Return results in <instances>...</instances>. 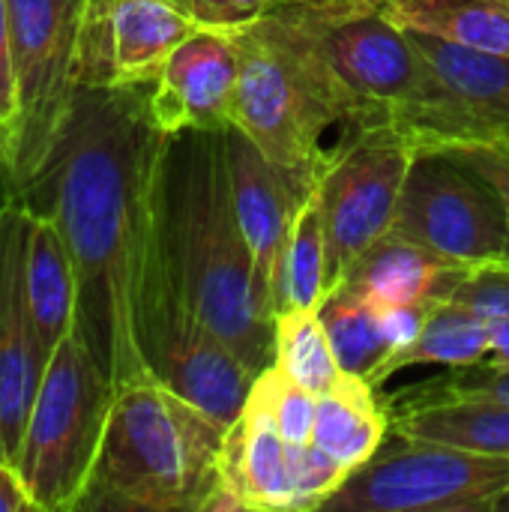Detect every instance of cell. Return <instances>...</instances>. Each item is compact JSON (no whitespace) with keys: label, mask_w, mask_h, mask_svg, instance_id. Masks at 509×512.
Instances as JSON below:
<instances>
[{"label":"cell","mask_w":509,"mask_h":512,"mask_svg":"<svg viewBox=\"0 0 509 512\" xmlns=\"http://www.w3.org/2000/svg\"><path fill=\"white\" fill-rule=\"evenodd\" d=\"M390 432L471 453L509 456V402L480 396H414L387 405Z\"/></svg>","instance_id":"19"},{"label":"cell","mask_w":509,"mask_h":512,"mask_svg":"<svg viewBox=\"0 0 509 512\" xmlns=\"http://www.w3.org/2000/svg\"><path fill=\"white\" fill-rule=\"evenodd\" d=\"M198 24L171 0H111L84 18L78 84L150 87Z\"/></svg>","instance_id":"13"},{"label":"cell","mask_w":509,"mask_h":512,"mask_svg":"<svg viewBox=\"0 0 509 512\" xmlns=\"http://www.w3.org/2000/svg\"><path fill=\"white\" fill-rule=\"evenodd\" d=\"M384 12L405 30L509 57V0H387Z\"/></svg>","instance_id":"23"},{"label":"cell","mask_w":509,"mask_h":512,"mask_svg":"<svg viewBox=\"0 0 509 512\" xmlns=\"http://www.w3.org/2000/svg\"><path fill=\"white\" fill-rule=\"evenodd\" d=\"M162 138L150 87L78 84L42 168L21 192L3 195L54 219L78 276L75 333L114 390L150 378L135 339V306Z\"/></svg>","instance_id":"1"},{"label":"cell","mask_w":509,"mask_h":512,"mask_svg":"<svg viewBox=\"0 0 509 512\" xmlns=\"http://www.w3.org/2000/svg\"><path fill=\"white\" fill-rule=\"evenodd\" d=\"M21 270L33 330L42 339V345L54 354V348L75 330L78 276L54 219L45 213L27 210Z\"/></svg>","instance_id":"20"},{"label":"cell","mask_w":509,"mask_h":512,"mask_svg":"<svg viewBox=\"0 0 509 512\" xmlns=\"http://www.w3.org/2000/svg\"><path fill=\"white\" fill-rule=\"evenodd\" d=\"M237 51L234 126L312 192L333 162L324 138L354 123V102L297 0H273L255 21L228 30Z\"/></svg>","instance_id":"3"},{"label":"cell","mask_w":509,"mask_h":512,"mask_svg":"<svg viewBox=\"0 0 509 512\" xmlns=\"http://www.w3.org/2000/svg\"><path fill=\"white\" fill-rule=\"evenodd\" d=\"M357 468L324 512H492L509 489V456L471 453L399 432Z\"/></svg>","instance_id":"9"},{"label":"cell","mask_w":509,"mask_h":512,"mask_svg":"<svg viewBox=\"0 0 509 512\" xmlns=\"http://www.w3.org/2000/svg\"><path fill=\"white\" fill-rule=\"evenodd\" d=\"M471 267L474 264L444 258L420 246L417 240L390 231L363 255V261L351 270V276L342 285L354 288L375 309H432L435 303H444L453 294V288L465 279Z\"/></svg>","instance_id":"18"},{"label":"cell","mask_w":509,"mask_h":512,"mask_svg":"<svg viewBox=\"0 0 509 512\" xmlns=\"http://www.w3.org/2000/svg\"><path fill=\"white\" fill-rule=\"evenodd\" d=\"M228 429L156 378L117 390L78 510L204 512Z\"/></svg>","instance_id":"4"},{"label":"cell","mask_w":509,"mask_h":512,"mask_svg":"<svg viewBox=\"0 0 509 512\" xmlns=\"http://www.w3.org/2000/svg\"><path fill=\"white\" fill-rule=\"evenodd\" d=\"M153 246L195 312L261 375L276 360L267 300L237 219L225 129L162 138L153 177Z\"/></svg>","instance_id":"2"},{"label":"cell","mask_w":509,"mask_h":512,"mask_svg":"<svg viewBox=\"0 0 509 512\" xmlns=\"http://www.w3.org/2000/svg\"><path fill=\"white\" fill-rule=\"evenodd\" d=\"M36 510L33 498L18 474V468L6 459H0V512H24Z\"/></svg>","instance_id":"35"},{"label":"cell","mask_w":509,"mask_h":512,"mask_svg":"<svg viewBox=\"0 0 509 512\" xmlns=\"http://www.w3.org/2000/svg\"><path fill=\"white\" fill-rule=\"evenodd\" d=\"M180 6L198 27L231 30L255 21L273 0H171Z\"/></svg>","instance_id":"32"},{"label":"cell","mask_w":509,"mask_h":512,"mask_svg":"<svg viewBox=\"0 0 509 512\" xmlns=\"http://www.w3.org/2000/svg\"><path fill=\"white\" fill-rule=\"evenodd\" d=\"M225 138H228V168H231L237 219L252 249L255 276L267 300L279 312L282 255L288 246L291 219L297 213V204L309 192H300V186L276 162H270L243 129L228 126Z\"/></svg>","instance_id":"16"},{"label":"cell","mask_w":509,"mask_h":512,"mask_svg":"<svg viewBox=\"0 0 509 512\" xmlns=\"http://www.w3.org/2000/svg\"><path fill=\"white\" fill-rule=\"evenodd\" d=\"M15 72H12V33H9V6L0 0V135L15 120Z\"/></svg>","instance_id":"34"},{"label":"cell","mask_w":509,"mask_h":512,"mask_svg":"<svg viewBox=\"0 0 509 512\" xmlns=\"http://www.w3.org/2000/svg\"><path fill=\"white\" fill-rule=\"evenodd\" d=\"M327 291H330V255H327L321 195L315 183V189L297 204V213L291 219V234H288V246L282 255L279 312L282 309H318Z\"/></svg>","instance_id":"24"},{"label":"cell","mask_w":509,"mask_h":512,"mask_svg":"<svg viewBox=\"0 0 509 512\" xmlns=\"http://www.w3.org/2000/svg\"><path fill=\"white\" fill-rule=\"evenodd\" d=\"M237 51L228 30L198 27L150 84V114L165 135L234 126Z\"/></svg>","instance_id":"15"},{"label":"cell","mask_w":509,"mask_h":512,"mask_svg":"<svg viewBox=\"0 0 509 512\" xmlns=\"http://www.w3.org/2000/svg\"><path fill=\"white\" fill-rule=\"evenodd\" d=\"M114 384L72 330L51 354L15 468L42 512H75L108 429Z\"/></svg>","instance_id":"5"},{"label":"cell","mask_w":509,"mask_h":512,"mask_svg":"<svg viewBox=\"0 0 509 512\" xmlns=\"http://www.w3.org/2000/svg\"><path fill=\"white\" fill-rule=\"evenodd\" d=\"M408 36L438 75V90L411 111L396 138L414 153L465 141H509V57L420 30Z\"/></svg>","instance_id":"12"},{"label":"cell","mask_w":509,"mask_h":512,"mask_svg":"<svg viewBox=\"0 0 509 512\" xmlns=\"http://www.w3.org/2000/svg\"><path fill=\"white\" fill-rule=\"evenodd\" d=\"M480 363L509 369V318L492 321V354L486 360H480Z\"/></svg>","instance_id":"36"},{"label":"cell","mask_w":509,"mask_h":512,"mask_svg":"<svg viewBox=\"0 0 509 512\" xmlns=\"http://www.w3.org/2000/svg\"><path fill=\"white\" fill-rule=\"evenodd\" d=\"M291 462V486H294V510H321V504L351 477V471L321 450L315 441L288 444Z\"/></svg>","instance_id":"28"},{"label":"cell","mask_w":509,"mask_h":512,"mask_svg":"<svg viewBox=\"0 0 509 512\" xmlns=\"http://www.w3.org/2000/svg\"><path fill=\"white\" fill-rule=\"evenodd\" d=\"M324 48V57L354 102L348 132L396 138L402 120L426 102L438 75L396 21L387 0H297Z\"/></svg>","instance_id":"7"},{"label":"cell","mask_w":509,"mask_h":512,"mask_svg":"<svg viewBox=\"0 0 509 512\" xmlns=\"http://www.w3.org/2000/svg\"><path fill=\"white\" fill-rule=\"evenodd\" d=\"M492 512H509V489L501 495V498H498V501H495V504H492Z\"/></svg>","instance_id":"38"},{"label":"cell","mask_w":509,"mask_h":512,"mask_svg":"<svg viewBox=\"0 0 509 512\" xmlns=\"http://www.w3.org/2000/svg\"><path fill=\"white\" fill-rule=\"evenodd\" d=\"M300 387L321 396L342 375L318 309H282L276 315V360Z\"/></svg>","instance_id":"26"},{"label":"cell","mask_w":509,"mask_h":512,"mask_svg":"<svg viewBox=\"0 0 509 512\" xmlns=\"http://www.w3.org/2000/svg\"><path fill=\"white\" fill-rule=\"evenodd\" d=\"M15 72V120L0 135L3 195L42 168L78 90L87 0H6Z\"/></svg>","instance_id":"6"},{"label":"cell","mask_w":509,"mask_h":512,"mask_svg":"<svg viewBox=\"0 0 509 512\" xmlns=\"http://www.w3.org/2000/svg\"><path fill=\"white\" fill-rule=\"evenodd\" d=\"M414 396H480V399H498L509 402V369L474 363L450 369L444 378L429 381L417 390H408Z\"/></svg>","instance_id":"31"},{"label":"cell","mask_w":509,"mask_h":512,"mask_svg":"<svg viewBox=\"0 0 509 512\" xmlns=\"http://www.w3.org/2000/svg\"><path fill=\"white\" fill-rule=\"evenodd\" d=\"M492 354V321L459 303H435L414 345L387 357L366 381L378 390L390 375L417 366H474Z\"/></svg>","instance_id":"22"},{"label":"cell","mask_w":509,"mask_h":512,"mask_svg":"<svg viewBox=\"0 0 509 512\" xmlns=\"http://www.w3.org/2000/svg\"><path fill=\"white\" fill-rule=\"evenodd\" d=\"M24 225L18 201L0 204V459H18L21 435L51 351L33 330L24 294Z\"/></svg>","instance_id":"14"},{"label":"cell","mask_w":509,"mask_h":512,"mask_svg":"<svg viewBox=\"0 0 509 512\" xmlns=\"http://www.w3.org/2000/svg\"><path fill=\"white\" fill-rule=\"evenodd\" d=\"M324 330L330 336L339 369L348 375L369 378L390 354V339L381 327V315L354 288L336 285L318 306Z\"/></svg>","instance_id":"25"},{"label":"cell","mask_w":509,"mask_h":512,"mask_svg":"<svg viewBox=\"0 0 509 512\" xmlns=\"http://www.w3.org/2000/svg\"><path fill=\"white\" fill-rule=\"evenodd\" d=\"M378 315H381V327L390 339L393 354H399L408 345H414V339L420 336V330L426 324L429 309H423V306H387V309H378Z\"/></svg>","instance_id":"33"},{"label":"cell","mask_w":509,"mask_h":512,"mask_svg":"<svg viewBox=\"0 0 509 512\" xmlns=\"http://www.w3.org/2000/svg\"><path fill=\"white\" fill-rule=\"evenodd\" d=\"M111 0H87V9H84V18H93V15H99L105 6H108Z\"/></svg>","instance_id":"37"},{"label":"cell","mask_w":509,"mask_h":512,"mask_svg":"<svg viewBox=\"0 0 509 512\" xmlns=\"http://www.w3.org/2000/svg\"><path fill=\"white\" fill-rule=\"evenodd\" d=\"M441 153L462 162L498 195L509 228V141H465V144L441 147ZM504 261H509V246Z\"/></svg>","instance_id":"30"},{"label":"cell","mask_w":509,"mask_h":512,"mask_svg":"<svg viewBox=\"0 0 509 512\" xmlns=\"http://www.w3.org/2000/svg\"><path fill=\"white\" fill-rule=\"evenodd\" d=\"M414 150L390 135L345 132L318 180L330 288L342 285L363 255L393 231Z\"/></svg>","instance_id":"10"},{"label":"cell","mask_w":509,"mask_h":512,"mask_svg":"<svg viewBox=\"0 0 509 512\" xmlns=\"http://www.w3.org/2000/svg\"><path fill=\"white\" fill-rule=\"evenodd\" d=\"M393 231L462 264L507 258L509 228L498 195L441 150L414 153Z\"/></svg>","instance_id":"11"},{"label":"cell","mask_w":509,"mask_h":512,"mask_svg":"<svg viewBox=\"0 0 509 512\" xmlns=\"http://www.w3.org/2000/svg\"><path fill=\"white\" fill-rule=\"evenodd\" d=\"M387 435V405L378 402L375 387L366 378L342 372L336 384L318 396L312 441L339 459L351 474L384 447Z\"/></svg>","instance_id":"21"},{"label":"cell","mask_w":509,"mask_h":512,"mask_svg":"<svg viewBox=\"0 0 509 512\" xmlns=\"http://www.w3.org/2000/svg\"><path fill=\"white\" fill-rule=\"evenodd\" d=\"M243 510H294L288 441L282 438L264 396L255 387L225 435L219 483L204 512Z\"/></svg>","instance_id":"17"},{"label":"cell","mask_w":509,"mask_h":512,"mask_svg":"<svg viewBox=\"0 0 509 512\" xmlns=\"http://www.w3.org/2000/svg\"><path fill=\"white\" fill-rule=\"evenodd\" d=\"M135 339L150 378L162 381L225 429L240 417L255 375L195 312L153 246L138 288Z\"/></svg>","instance_id":"8"},{"label":"cell","mask_w":509,"mask_h":512,"mask_svg":"<svg viewBox=\"0 0 509 512\" xmlns=\"http://www.w3.org/2000/svg\"><path fill=\"white\" fill-rule=\"evenodd\" d=\"M252 387L264 396L282 438L288 444H309L315 432V411L318 396L300 387L291 375H285L276 363L267 366L261 375H255Z\"/></svg>","instance_id":"27"},{"label":"cell","mask_w":509,"mask_h":512,"mask_svg":"<svg viewBox=\"0 0 509 512\" xmlns=\"http://www.w3.org/2000/svg\"><path fill=\"white\" fill-rule=\"evenodd\" d=\"M504 264H509V261H504Z\"/></svg>","instance_id":"39"},{"label":"cell","mask_w":509,"mask_h":512,"mask_svg":"<svg viewBox=\"0 0 509 512\" xmlns=\"http://www.w3.org/2000/svg\"><path fill=\"white\" fill-rule=\"evenodd\" d=\"M447 300L468 306L486 321L509 318V264H474Z\"/></svg>","instance_id":"29"}]
</instances>
